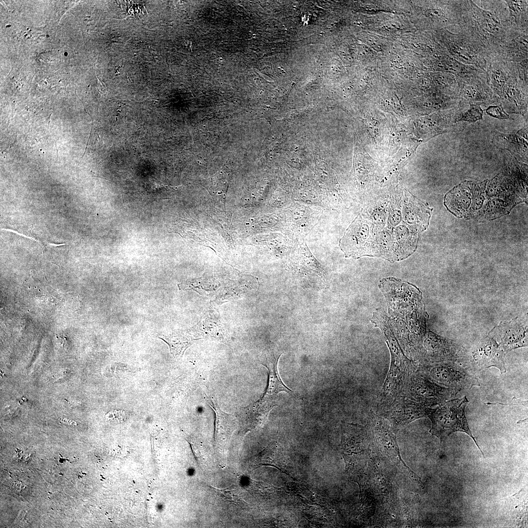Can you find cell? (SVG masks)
<instances>
[{"label": "cell", "instance_id": "1", "mask_svg": "<svg viewBox=\"0 0 528 528\" xmlns=\"http://www.w3.org/2000/svg\"><path fill=\"white\" fill-rule=\"evenodd\" d=\"M372 444L367 425L342 422L340 450L346 471L359 484L364 479Z\"/></svg>", "mask_w": 528, "mask_h": 528}, {"label": "cell", "instance_id": "2", "mask_svg": "<svg viewBox=\"0 0 528 528\" xmlns=\"http://www.w3.org/2000/svg\"><path fill=\"white\" fill-rule=\"evenodd\" d=\"M468 402L467 397L464 396L446 401L435 408L431 407L428 416L432 423L429 432L437 437L440 442L455 432H464L473 439L484 457L468 426L465 414Z\"/></svg>", "mask_w": 528, "mask_h": 528}, {"label": "cell", "instance_id": "3", "mask_svg": "<svg viewBox=\"0 0 528 528\" xmlns=\"http://www.w3.org/2000/svg\"><path fill=\"white\" fill-rule=\"evenodd\" d=\"M367 426L372 444L385 459L397 468L402 474L408 477L421 488L424 484L421 479L403 461L396 434L384 418L370 410L368 417Z\"/></svg>", "mask_w": 528, "mask_h": 528}, {"label": "cell", "instance_id": "4", "mask_svg": "<svg viewBox=\"0 0 528 528\" xmlns=\"http://www.w3.org/2000/svg\"><path fill=\"white\" fill-rule=\"evenodd\" d=\"M458 393L454 389L434 382L416 370L407 376L403 388L402 396L432 407L447 401Z\"/></svg>", "mask_w": 528, "mask_h": 528}, {"label": "cell", "instance_id": "5", "mask_svg": "<svg viewBox=\"0 0 528 528\" xmlns=\"http://www.w3.org/2000/svg\"><path fill=\"white\" fill-rule=\"evenodd\" d=\"M434 382L459 392L480 386L478 378L467 369L454 363H439L421 365L417 369Z\"/></svg>", "mask_w": 528, "mask_h": 528}, {"label": "cell", "instance_id": "6", "mask_svg": "<svg viewBox=\"0 0 528 528\" xmlns=\"http://www.w3.org/2000/svg\"><path fill=\"white\" fill-rule=\"evenodd\" d=\"M430 408L402 396L379 415L389 421L392 429L396 433L414 420L428 418Z\"/></svg>", "mask_w": 528, "mask_h": 528}, {"label": "cell", "instance_id": "7", "mask_svg": "<svg viewBox=\"0 0 528 528\" xmlns=\"http://www.w3.org/2000/svg\"><path fill=\"white\" fill-rule=\"evenodd\" d=\"M283 352L269 347L265 349L260 357L261 365L268 371V381L265 393L263 396L275 400L278 394L282 391L290 393L292 391L282 381L278 371V363Z\"/></svg>", "mask_w": 528, "mask_h": 528}, {"label": "cell", "instance_id": "8", "mask_svg": "<svg viewBox=\"0 0 528 528\" xmlns=\"http://www.w3.org/2000/svg\"><path fill=\"white\" fill-rule=\"evenodd\" d=\"M367 226L361 218H356L340 241L341 250L348 257L358 258L366 255Z\"/></svg>", "mask_w": 528, "mask_h": 528}, {"label": "cell", "instance_id": "9", "mask_svg": "<svg viewBox=\"0 0 528 528\" xmlns=\"http://www.w3.org/2000/svg\"><path fill=\"white\" fill-rule=\"evenodd\" d=\"M205 399L216 414L215 442L219 447H224L230 439L233 433L238 426L236 416L222 411L217 399L213 396L205 395Z\"/></svg>", "mask_w": 528, "mask_h": 528}, {"label": "cell", "instance_id": "10", "mask_svg": "<svg viewBox=\"0 0 528 528\" xmlns=\"http://www.w3.org/2000/svg\"><path fill=\"white\" fill-rule=\"evenodd\" d=\"M275 406V400L263 396L259 400L240 408L237 416L244 427L253 429L265 422L269 412Z\"/></svg>", "mask_w": 528, "mask_h": 528}, {"label": "cell", "instance_id": "11", "mask_svg": "<svg viewBox=\"0 0 528 528\" xmlns=\"http://www.w3.org/2000/svg\"><path fill=\"white\" fill-rule=\"evenodd\" d=\"M504 352L492 339L485 340L473 355V366L480 371L491 367L497 368L502 374L506 372Z\"/></svg>", "mask_w": 528, "mask_h": 528}, {"label": "cell", "instance_id": "12", "mask_svg": "<svg viewBox=\"0 0 528 528\" xmlns=\"http://www.w3.org/2000/svg\"><path fill=\"white\" fill-rule=\"evenodd\" d=\"M494 144L509 151L516 158L527 163L528 129L524 128L512 134L494 131Z\"/></svg>", "mask_w": 528, "mask_h": 528}, {"label": "cell", "instance_id": "13", "mask_svg": "<svg viewBox=\"0 0 528 528\" xmlns=\"http://www.w3.org/2000/svg\"><path fill=\"white\" fill-rule=\"evenodd\" d=\"M159 338L168 345L171 353L175 358L182 356L186 349L196 340L181 331L173 332Z\"/></svg>", "mask_w": 528, "mask_h": 528}, {"label": "cell", "instance_id": "14", "mask_svg": "<svg viewBox=\"0 0 528 528\" xmlns=\"http://www.w3.org/2000/svg\"><path fill=\"white\" fill-rule=\"evenodd\" d=\"M475 84L467 83L462 85L460 89L459 95L470 104H478L479 102L491 101L492 94L488 88Z\"/></svg>", "mask_w": 528, "mask_h": 528}, {"label": "cell", "instance_id": "15", "mask_svg": "<svg viewBox=\"0 0 528 528\" xmlns=\"http://www.w3.org/2000/svg\"><path fill=\"white\" fill-rule=\"evenodd\" d=\"M478 23L483 31L492 35H498L502 26L498 17L493 12L480 9L478 12Z\"/></svg>", "mask_w": 528, "mask_h": 528}, {"label": "cell", "instance_id": "16", "mask_svg": "<svg viewBox=\"0 0 528 528\" xmlns=\"http://www.w3.org/2000/svg\"><path fill=\"white\" fill-rule=\"evenodd\" d=\"M451 52L457 59L464 63L475 64L478 60L473 49L460 41H452L450 45Z\"/></svg>", "mask_w": 528, "mask_h": 528}, {"label": "cell", "instance_id": "17", "mask_svg": "<svg viewBox=\"0 0 528 528\" xmlns=\"http://www.w3.org/2000/svg\"><path fill=\"white\" fill-rule=\"evenodd\" d=\"M218 286L213 282L206 281L201 278L187 280L178 285L179 289L193 290L201 295L214 291Z\"/></svg>", "mask_w": 528, "mask_h": 528}, {"label": "cell", "instance_id": "18", "mask_svg": "<svg viewBox=\"0 0 528 528\" xmlns=\"http://www.w3.org/2000/svg\"><path fill=\"white\" fill-rule=\"evenodd\" d=\"M483 113L484 111L479 105L470 104L467 110L461 113L457 123L476 122L483 119Z\"/></svg>", "mask_w": 528, "mask_h": 528}, {"label": "cell", "instance_id": "19", "mask_svg": "<svg viewBox=\"0 0 528 528\" xmlns=\"http://www.w3.org/2000/svg\"><path fill=\"white\" fill-rule=\"evenodd\" d=\"M486 113L489 115L500 119H507L509 115L504 110L502 105H491L485 110Z\"/></svg>", "mask_w": 528, "mask_h": 528}, {"label": "cell", "instance_id": "20", "mask_svg": "<svg viewBox=\"0 0 528 528\" xmlns=\"http://www.w3.org/2000/svg\"><path fill=\"white\" fill-rule=\"evenodd\" d=\"M512 15L517 18L526 10V3L521 0H506Z\"/></svg>", "mask_w": 528, "mask_h": 528}, {"label": "cell", "instance_id": "21", "mask_svg": "<svg viewBox=\"0 0 528 528\" xmlns=\"http://www.w3.org/2000/svg\"><path fill=\"white\" fill-rule=\"evenodd\" d=\"M528 401L527 400H522L521 399L516 398L515 397H513L512 398V399H511V401H510L508 403H501V402H495V403L487 402V403H485V404H486V405H509V406H514V405H523V406L527 407H528Z\"/></svg>", "mask_w": 528, "mask_h": 528}, {"label": "cell", "instance_id": "22", "mask_svg": "<svg viewBox=\"0 0 528 528\" xmlns=\"http://www.w3.org/2000/svg\"><path fill=\"white\" fill-rule=\"evenodd\" d=\"M426 16L429 17L440 18L444 16V13L440 10L435 9H429L426 11Z\"/></svg>", "mask_w": 528, "mask_h": 528}, {"label": "cell", "instance_id": "23", "mask_svg": "<svg viewBox=\"0 0 528 528\" xmlns=\"http://www.w3.org/2000/svg\"><path fill=\"white\" fill-rule=\"evenodd\" d=\"M527 421H528V418H525V419H523V420H520L517 421V423H521L526 422H527Z\"/></svg>", "mask_w": 528, "mask_h": 528}]
</instances>
